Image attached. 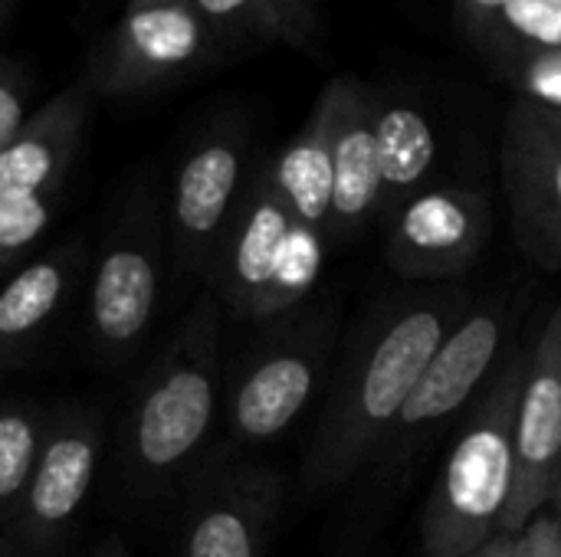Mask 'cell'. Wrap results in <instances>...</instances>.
Segmentation results:
<instances>
[{
	"label": "cell",
	"mask_w": 561,
	"mask_h": 557,
	"mask_svg": "<svg viewBox=\"0 0 561 557\" xmlns=\"http://www.w3.org/2000/svg\"><path fill=\"white\" fill-rule=\"evenodd\" d=\"M339 118V76L322 89L312 115L306 118L302 131L270 158L273 181L289 204L293 217L309 230H329L332 213V135Z\"/></svg>",
	"instance_id": "ac0fdd59"
},
{
	"label": "cell",
	"mask_w": 561,
	"mask_h": 557,
	"mask_svg": "<svg viewBox=\"0 0 561 557\" xmlns=\"http://www.w3.org/2000/svg\"><path fill=\"white\" fill-rule=\"evenodd\" d=\"M375 213H381L375 89L355 76H339V118L332 135V213L325 246H348Z\"/></svg>",
	"instance_id": "5bb4252c"
},
{
	"label": "cell",
	"mask_w": 561,
	"mask_h": 557,
	"mask_svg": "<svg viewBox=\"0 0 561 557\" xmlns=\"http://www.w3.org/2000/svg\"><path fill=\"white\" fill-rule=\"evenodd\" d=\"M490 197L473 187H424L391 213L385 259L404 279L467 272L490 240Z\"/></svg>",
	"instance_id": "7c38bea8"
},
{
	"label": "cell",
	"mask_w": 561,
	"mask_h": 557,
	"mask_svg": "<svg viewBox=\"0 0 561 557\" xmlns=\"http://www.w3.org/2000/svg\"><path fill=\"white\" fill-rule=\"evenodd\" d=\"M168 263L164 197L158 184L138 181L108 227L85 289V335L99 361H122L141 348L161 305Z\"/></svg>",
	"instance_id": "277c9868"
},
{
	"label": "cell",
	"mask_w": 561,
	"mask_h": 557,
	"mask_svg": "<svg viewBox=\"0 0 561 557\" xmlns=\"http://www.w3.org/2000/svg\"><path fill=\"white\" fill-rule=\"evenodd\" d=\"M92 557H128V548L122 545L118 535H112V538H105V542L92 552Z\"/></svg>",
	"instance_id": "f1b7e54d"
},
{
	"label": "cell",
	"mask_w": 561,
	"mask_h": 557,
	"mask_svg": "<svg viewBox=\"0 0 561 557\" xmlns=\"http://www.w3.org/2000/svg\"><path fill=\"white\" fill-rule=\"evenodd\" d=\"M293 33H296V49L302 53H316L319 49V36H322V23H319V10L316 0H279Z\"/></svg>",
	"instance_id": "484cf974"
},
{
	"label": "cell",
	"mask_w": 561,
	"mask_h": 557,
	"mask_svg": "<svg viewBox=\"0 0 561 557\" xmlns=\"http://www.w3.org/2000/svg\"><path fill=\"white\" fill-rule=\"evenodd\" d=\"M105 453V420L95 407L49 414L30 486L13 522L3 529L26 557L53 555L76 529Z\"/></svg>",
	"instance_id": "ba28073f"
},
{
	"label": "cell",
	"mask_w": 561,
	"mask_h": 557,
	"mask_svg": "<svg viewBox=\"0 0 561 557\" xmlns=\"http://www.w3.org/2000/svg\"><path fill=\"white\" fill-rule=\"evenodd\" d=\"M529 355H516L503 368L483 407L454 443L424 512L427 557H473L500 538L513 496V437Z\"/></svg>",
	"instance_id": "3957f363"
},
{
	"label": "cell",
	"mask_w": 561,
	"mask_h": 557,
	"mask_svg": "<svg viewBox=\"0 0 561 557\" xmlns=\"http://www.w3.org/2000/svg\"><path fill=\"white\" fill-rule=\"evenodd\" d=\"M500 167L523 256L561 272V108L516 98L503 121Z\"/></svg>",
	"instance_id": "9c48e42d"
},
{
	"label": "cell",
	"mask_w": 561,
	"mask_h": 557,
	"mask_svg": "<svg viewBox=\"0 0 561 557\" xmlns=\"http://www.w3.org/2000/svg\"><path fill=\"white\" fill-rule=\"evenodd\" d=\"M92 98L95 95L85 79H76L26 118V125L0 148L3 194L59 197L62 181L82 148Z\"/></svg>",
	"instance_id": "2e32d148"
},
{
	"label": "cell",
	"mask_w": 561,
	"mask_h": 557,
	"mask_svg": "<svg viewBox=\"0 0 561 557\" xmlns=\"http://www.w3.org/2000/svg\"><path fill=\"white\" fill-rule=\"evenodd\" d=\"M454 20L490 66L533 49H561V0H454Z\"/></svg>",
	"instance_id": "ffe728a7"
},
{
	"label": "cell",
	"mask_w": 561,
	"mask_h": 557,
	"mask_svg": "<svg viewBox=\"0 0 561 557\" xmlns=\"http://www.w3.org/2000/svg\"><path fill=\"white\" fill-rule=\"evenodd\" d=\"M463 295L408 302L355 348L306 460L312 492L342 486L388 440L424 368L463 322Z\"/></svg>",
	"instance_id": "6da1fadb"
},
{
	"label": "cell",
	"mask_w": 561,
	"mask_h": 557,
	"mask_svg": "<svg viewBox=\"0 0 561 557\" xmlns=\"http://www.w3.org/2000/svg\"><path fill=\"white\" fill-rule=\"evenodd\" d=\"M191 7L207 20L227 49L270 43H286L296 49V33L279 0H191Z\"/></svg>",
	"instance_id": "7402d4cb"
},
{
	"label": "cell",
	"mask_w": 561,
	"mask_h": 557,
	"mask_svg": "<svg viewBox=\"0 0 561 557\" xmlns=\"http://www.w3.org/2000/svg\"><path fill=\"white\" fill-rule=\"evenodd\" d=\"M513 557H529V542H526V535H519V545H516V555Z\"/></svg>",
	"instance_id": "d6a6232c"
},
{
	"label": "cell",
	"mask_w": 561,
	"mask_h": 557,
	"mask_svg": "<svg viewBox=\"0 0 561 557\" xmlns=\"http://www.w3.org/2000/svg\"><path fill=\"white\" fill-rule=\"evenodd\" d=\"M503 332H506L503 305H486L467 315L444 338V345L424 368L388 440L398 446L401 440L424 433L427 427L457 414L483 384V378L493 371V361L503 348Z\"/></svg>",
	"instance_id": "4fadbf2b"
},
{
	"label": "cell",
	"mask_w": 561,
	"mask_h": 557,
	"mask_svg": "<svg viewBox=\"0 0 561 557\" xmlns=\"http://www.w3.org/2000/svg\"><path fill=\"white\" fill-rule=\"evenodd\" d=\"M250 181V135L240 121H217L184 151L164 200L171 269L204 276Z\"/></svg>",
	"instance_id": "52a82bcc"
},
{
	"label": "cell",
	"mask_w": 561,
	"mask_h": 557,
	"mask_svg": "<svg viewBox=\"0 0 561 557\" xmlns=\"http://www.w3.org/2000/svg\"><path fill=\"white\" fill-rule=\"evenodd\" d=\"M516 545H519V535H500V538H493L483 552H477L473 557H513L516 555Z\"/></svg>",
	"instance_id": "83f0119b"
},
{
	"label": "cell",
	"mask_w": 561,
	"mask_h": 557,
	"mask_svg": "<svg viewBox=\"0 0 561 557\" xmlns=\"http://www.w3.org/2000/svg\"><path fill=\"white\" fill-rule=\"evenodd\" d=\"M529 542V557H561V525L552 519L533 522L526 529Z\"/></svg>",
	"instance_id": "4316f807"
},
{
	"label": "cell",
	"mask_w": 561,
	"mask_h": 557,
	"mask_svg": "<svg viewBox=\"0 0 561 557\" xmlns=\"http://www.w3.org/2000/svg\"><path fill=\"white\" fill-rule=\"evenodd\" d=\"M33 98V82L23 62L0 53V148L26 125Z\"/></svg>",
	"instance_id": "d4e9b609"
},
{
	"label": "cell",
	"mask_w": 561,
	"mask_h": 557,
	"mask_svg": "<svg viewBox=\"0 0 561 557\" xmlns=\"http://www.w3.org/2000/svg\"><path fill=\"white\" fill-rule=\"evenodd\" d=\"M181 3H191V0H128L125 7H181Z\"/></svg>",
	"instance_id": "4dcf8cb0"
},
{
	"label": "cell",
	"mask_w": 561,
	"mask_h": 557,
	"mask_svg": "<svg viewBox=\"0 0 561 557\" xmlns=\"http://www.w3.org/2000/svg\"><path fill=\"white\" fill-rule=\"evenodd\" d=\"M513 496L500 535H526L536 512L552 506L561 483V305L546 322L526 368L516 414Z\"/></svg>",
	"instance_id": "8fae6325"
},
{
	"label": "cell",
	"mask_w": 561,
	"mask_h": 557,
	"mask_svg": "<svg viewBox=\"0 0 561 557\" xmlns=\"http://www.w3.org/2000/svg\"><path fill=\"white\" fill-rule=\"evenodd\" d=\"M279 509V476L240 466L220 476L191 509L181 557H263Z\"/></svg>",
	"instance_id": "9a60e30c"
},
{
	"label": "cell",
	"mask_w": 561,
	"mask_h": 557,
	"mask_svg": "<svg viewBox=\"0 0 561 557\" xmlns=\"http://www.w3.org/2000/svg\"><path fill=\"white\" fill-rule=\"evenodd\" d=\"M335 318L312 315L266 338L233 374L227 391V430L240 446H260L286 433L329 374Z\"/></svg>",
	"instance_id": "8992f818"
},
{
	"label": "cell",
	"mask_w": 561,
	"mask_h": 557,
	"mask_svg": "<svg viewBox=\"0 0 561 557\" xmlns=\"http://www.w3.org/2000/svg\"><path fill=\"white\" fill-rule=\"evenodd\" d=\"M552 506H556V509L561 512V483H559V492H556V499H552Z\"/></svg>",
	"instance_id": "836d02e7"
},
{
	"label": "cell",
	"mask_w": 561,
	"mask_h": 557,
	"mask_svg": "<svg viewBox=\"0 0 561 557\" xmlns=\"http://www.w3.org/2000/svg\"><path fill=\"white\" fill-rule=\"evenodd\" d=\"M56 220V197L0 190V279L16 272Z\"/></svg>",
	"instance_id": "603a6c76"
},
{
	"label": "cell",
	"mask_w": 561,
	"mask_h": 557,
	"mask_svg": "<svg viewBox=\"0 0 561 557\" xmlns=\"http://www.w3.org/2000/svg\"><path fill=\"white\" fill-rule=\"evenodd\" d=\"M299 220L283 200L270 158L250 171L243 197L207 269V289L233 318H266L276 276L289 256Z\"/></svg>",
	"instance_id": "30bf717a"
},
{
	"label": "cell",
	"mask_w": 561,
	"mask_h": 557,
	"mask_svg": "<svg viewBox=\"0 0 561 557\" xmlns=\"http://www.w3.org/2000/svg\"><path fill=\"white\" fill-rule=\"evenodd\" d=\"M13 3H16V0H0V26L10 20V13H13Z\"/></svg>",
	"instance_id": "1f68e13d"
},
{
	"label": "cell",
	"mask_w": 561,
	"mask_h": 557,
	"mask_svg": "<svg viewBox=\"0 0 561 557\" xmlns=\"http://www.w3.org/2000/svg\"><path fill=\"white\" fill-rule=\"evenodd\" d=\"M0 557H26L16 545H13V538L0 529Z\"/></svg>",
	"instance_id": "f546056e"
},
{
	"label": "cell",
	"mask_w": 561,
	"mask_h": 557,
	"mask_svg": "<svg viewBox=\"0 0 561 557\" xmlns=\"http://www.w3.org/2000/svg\"><path fill=\"white\" fill-rule=\"evenodd\" d=\"M89 253L79 240L23 263L0 286V371L23 364L79 289Z\"/></svg>",
	"instance_id": "e0dca14e"
},
{
	"label": "cell",
	"mask_w": 561,
	"mask_h": 557,
	"mask_svg": "<svg viewBox=\"0 0 561 557\" xmlns=\"http://www.w3.org/2000/svg\"><path fill=\"white\" fill-rule=\"evenodd\" d=\"M220 36L191 7H125L85 56V85L95 98L141 95L181 82L224 59Z\"/></svg>",
	"instance_id": "5b68a950"
},
{
	"label": "cell",
	"mask_w": 561,
	"mask_h": 557,
	"mask_svg": "<svg viewBox=\"0 0 561 557\" xmlns=\"http://www.w3.org/2000/svg\"><path fill=\"white\" fill-rule=\"evenodd\" d=\"M375 138L381 164V213H394L424 190L437 164V128L408 95L375 89Z\"/></svg>",
	"instance_id": "d6986e66"
},
{
	"label": "cell",
	"mask_w": 561,
	"mask_h": 557,
	"mask_svg": "<svg viewBox=\"0 0 561 557\" xmlns=\"http://www.w3.org/2000/svg\"><path fill=\"white\" fill-rule=\"evenodd\" d=\"M49 414L36 401H0V529H7L30 486Z\"/></svg>",
	"instance_id": "44dd1931"
},
{
	"label": "cell",
	"mask_w": 561,
	"mask_h": 557,
	"mask_svg": "<svg viewBox=\"0 0 561 557\" xmlns=\"http://www.w3.org/2000/svg\"><path fill=\"white\" fill-rule=\"evenodd\" d=\"M519 95L546 108H561V49H533L493 66Z\"/></svg>",
	"instance_id": "cb8c5ba5"
},
{
	"label": "cell",
	"mask_w": 561,
	"mask_h": 557,
	"mask_svg": "<svg viewBox=\"0 0 561 557\" xmlns=\"http://www.w3.org/2000/svg\"><path fill=\"white\" fill-rule=\"evenodd\" d=\"M220 345L224 305L204 289L125 407L118 466L135 496H161L207 443L220 407Z\"/></svg>",
	"instance_id": "7a4b0ae2"
}]
</instances>
